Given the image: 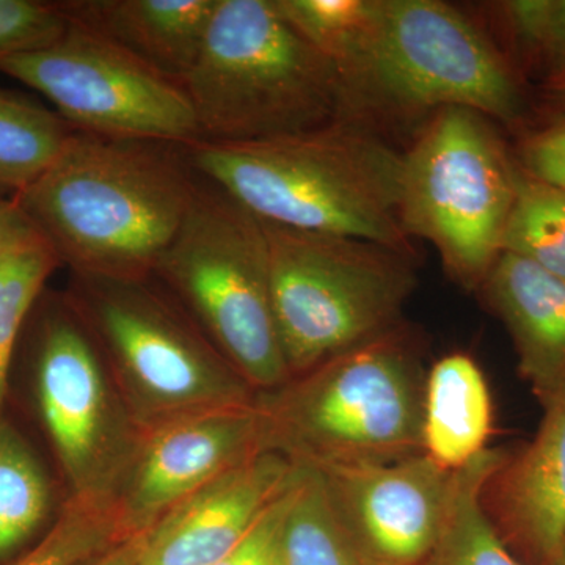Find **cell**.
<instances>
[{"label": "cell", "instance_id": "6da1fadb", "mask_svg": "<svg viewBox=\"0 0 565 565\" xmlns=\"http://www.w3.org/2000/svg\"><path fill=\"white\" fill-rule=\"evenodd\" d=\"M196 177L181 145L74 131L13 199L73 274L148 278L191 207Z\"/></svg>", "mask_w": 565, "mask_h": 565}, {"label": "cell", "instance_id": "7a4b0ae2", "mask_svg": "<svg viewBox=\"0 0 565 565\" xmlns=\"http://www.w3.org/2000/svg\"><path fill=\"white\" fill-rule=\"evenodd\" d=\"M185 150L199 177L258 221L414 252L397 210L403 152L370 125L340 118L294 136Z\"/></svg>", "mask_w": 565, "mask_h": 565}, {"label": "cell", "instance_id": "3957f363", "mask_svg": "<svg viewBox=\"0 0 565 565\" xmlns=\"http://www.w3.org/2000/svg\"><path fill=\"white\" fill-rule=\"evenodd\" d=\"M426 375L422 341L401 323L258 393L264 449L313 470L424 455Z\"/></svg>", "mask_w": 565, "mask_h": 565}, {"label": "cell", "instance_id": "277c9868", "mask_svg": "<svg viewBox=\"0 0 565 565\" xmlns=\"http://www.w3.org/2000/svg\"><path fill=\"white\" fill-rule=\"evenodd\" d=\"M181 85L207 143L277 139L344 118L337 66L281 17L274 0H217L202 51Z\"/></svg>", "mask_w": 565, "mask_h": 565}, {"label": "cell", "instance_id": "5b68a950", "mask_svg": "<svg viewBox=\"0 0 565 565\" xmlns=\"http://www.w3.org/2000/svg\"><path fill=\"white\" fill-rule=\"evenodd\" d=\"M151 275L256 392L291 379L275 321L266 228L228 193L199 180Z\"/></svg>", "mask_w": 565, "mask_h": 565}, {"label": "cell", "instance_id": "8992f818", "mask_svg": "<svg viewBox=\"0 0 565 565\" xmlns=\"http://www.w3.org/2000/svg\"><path fill=\"white\" fill-rule=\"evenodd\" d=\"M263 225L275 321L291 377L404 323L418 282L415 252Z\"/></svg>", "mask_w": 565, "mask_h": 565}, {"label": "cell", "instance_id": "52a82bcc", "mask_svg": "<svg viewBox=\"0 0 565 565\" xmlns=\"http://www.w3.org/2000/svg\"><path fill=\"white\" fill-rule=\"evenodd\" d=\"M148 278L74 274V303L109 360L137 433L255 403L258 392Z\"/></svg>", "mask_w": 565, "mask_h": 565}, {"label": "cell", "instance_id": "ba28073f", "mask_svg": "<svg viewBox=\"0 0 565 565\" xmlns=\"http://www.w3.org/2000/svg\"><path fill=\"white\" fill-rule=\"evenodd\" d=\"M341 82L344 118L360 122L377 111L449 107L514 121L522 110L503 55L462 11L440 0H384L370 47Z\"/></svg>", "mask_w": 565, "mask_h": 565}, {"label": "cell", "instance_id": "9c48e42d", "mask_svg": "<svg viewBox=\"0 0 565 565\" xmlns=\"http://www.w3.org/2000/svg\"><path fill=\"white\" fill-rule=\"evenodd\" d=\"M516 174L489 118L462 107L435 111L403 152L401 225L434 245L459 285L479 289L501 255Z\"/></svg>", "mask_w": 565, "mask_h": 565}, {"label": "cell", "instance_id": "30bf717a", "mask_svg": "<svg viewBox=\"0 0 565 565\" xmlns=\"http://www.w3.org/2000/svg\"><path fill=\"white\" fill-rule=\"evenodd\" d=\"M0 73L43 95L74 131L181 147L202 141L181 84L73 22L50 46L0 63Z\"/></svg>", "mask_w": 565, "mask_h": 565}, {"label": "cell", "instance_id": "8fae6325", "mask_svg": "<svg viewBox=\"0 0 565 565\" xmlns=\"http://www.w3.org/2000/svg\"><path fill=\"white\" fill-rule=\"evenodd\" d=\"M103 359L74 300L52 305L36 340V384L41 416L71 497L110 498L137 440Z\"/></svg>", "mask_w": 565, "mask_h": 565}, {"label": "cell", "instance_id": "7c38bea8", "mask_svg": "<svg viewBox=\"0 0 565 565\" xmlns=\"http://www.w3.org/2000/svg\"><path fill=\"white\" fill-rule=\"evenodd\" d=\"M262 451L256 401L139 430L110 497L122 539L147 534L174 505Z\"/></svg>", "mask_w": 565, "mask_h": 565}, {"label": "cell", "instance_id": "4fadbf2b", "mask_svg": "<svg viewBox=\"0 0 565 565\" xmlns=\"http://www.w3.org/2000/svg\"><path fill=\"white\" fill-rule=\"evenodd\" d=\"M315 471L363 565L426 563L444 531L456 471L426 455Z\"/></svg>", "mask_w": 565, "mask_h": 565}, {"label": "cell", "instance_id": "5bb4252c", "mask_svg": "<svg viewBox=\"0 0 565 565\" xmlns=\"http://www.w3.org/2000/svg\"><path fill=\"white\" fill-rule=\"evenodd\" d=\"M299 473L278 452L250 457L167 512L145 534L139 565L217 564Z\"/></svg>", "mask_w": 565, "mask_h": 565}, {"label": "cell", "instance_id": "9a60e30c", "mask_svg": "<svg viewBox=\"0 0 565 565\" xmlns=\"http://www.w3.org/2000/svg\"><path fill=\"white\" fill-rule=\"evenodd\" d=\"M526 448L487 479L486 514L526 565H556L565 539V388Z\"/></svg>", "mask_w": 565, "mask_h": 565}, {"label": "cell", "instance_id": "2e32d148", "mask_svg": "<svg viewBox=\"0 0 565 565\" xmlns=\"http://www.w3.org/2000/svg\"><path fill=\"white\" fill-rule=\"evenodd\" d=\"M479 289L511 334L520 375L546 407L565 388L564 278L503 252Z\"/></svg>", "mask_w": 565, "mask_h": 565}, {"label": "cell", "instance_id": "e0dca14e", "mask_svg": "<svg viewBox=\"0 0 565 565\" xmlns=\"http://www.w3.org/2000/svg\"><path fill=\"white\" fill-rule=\"evenodd\" d=\"M217 0H66V20L128 51L178 84L202 51Z\"/></svg>", "mask_w": 565, "mask_h": 565}, {"label": "cell", "instance_id": "ac0fdd59", "mask_svg": "<svg viewBox=\"0 0 565 565\" xmlns=\"http://www.w3.org/2000/svg\"><path fill=\"white\" fill-rule=\"evenodd\" d=\"M492 426V394L476 360L462 352L437 360L424 385V455L455 473L489 449Z\"/></svg>", "mask_w": 565, "mask_h": 565}, {"label": "cell", "instance_id": "d6986e66", "mask_svg": "<svg viewBox=\"0 0 565 565\" xmlns=\"http://www.w3.org/2000/svg\"><path fill=\"white\" fill-rule=\"evenodd\" d=\"M508 455L489 448L456 471L444 531L423 565H526L490 522L481 500L487 479Z\"/></svg>", "mask_w": 565, "mask_h": 565}, {"label": "cell", "instance_id": "ffe728a7", "mask_svg": "<svg viewBox=\"0 0 565 565\" xmlns=\"http://www.w3.org/2000/svg\"><path fill=\"white\" fill-rule=\"evenodd\" d=\"M74 129L57 111L0 90V192L25 191L58 158Z\"/></svg>", "mask_w": 565, "mask_h": 565}, {"label": "cell", "instance_id": "44dd1931", "mask_svg": "<svg viewBox=\"0 0 565 565\" xmlns=\"http://www.w3.org/2000/svg\"><path fill=\"white\" fill-rule=\"evenodd\" d=\"M282 18L337 66L355 68L381 22L384 0H274Z\"/></svg>", "mask_w": 565, "mask_h": 565}, {"label": "cell", "instance_id": "7402d4cb", "mask_svg": "<svg viewBox=\"0 0 565 565\" xmlns=\"http://www.w3.org/2000/svg\"><path fill=\"white\" fill-rule=\"evenodd\" d=\"M51 501L43 465L24 438L0 419V559L40 530Z\"/></svg>", "mask_w": 565, "mask_h": 565}, {"label": "cell", "instance_id": "603a6c76", "mask_svg": "<svg viewBox=\"0 0 565 565\" xmlns=\"http://www.w3.org/2000/svg\"><path fill=\"white\" fill-rule=\"evenodd\" d=\"M503 252L565 280V192L530 174H516L514 203L501 241Z\"/></svg>", "mask_w": 565, "mask_h": 565}, {"label": "cell", "instance_id": "cb8c5ba5", "mask_svg": "<svg viewBox=\"0 0 565 565\" xmlns=\"http://www.w3.org/2000/svg\"><path fill=\"white\" fill-rule=\"evenodd\" d=\"M282 565H363L311 468L302 467L286 519Z\"/></svg>", "mask_w": 565, "mask_h": 565}, {"label": "cell", "instance_id": "d4e9b609", "mask_svg": "<svg viewBox=\"0 0 565 565\" xmlns=\"http://www.w3.org/2000/svg\"><path fill=\"white\" fill-rule=\"evenodd\" d=\"M125 541L107 497H71L46 534L9 565H82Z\"/></svg>", "mask_w": 565, "mask_h": 565}, {"label": "cell", "instance_id": "484cf974", "mask_svg": "<svg viewBox=\"0 0 565 565\" xmlns=\"http://www.w3.org/2000/svg\"><path fill=\"white\" fill-rule=\"evenodd\" d=\"M61 264L57 253L43 237L22 244L0 258V392L3 394L24 323L47 278Z\"/></svg>", "mask_w": 565, "mask_h": 565}, {"label": "cell", "instance_id": "4316f807", "mask_svg": "<svg viewBox=\"0 0 565 565\" xmlns=\"http://www.w3.org/2000/svg\"><path fill=\"white\" fill-rule=\"evenodd\" d=\"M66 28L58 2L0 0V63L50 46Z\"/></svg>", "mask_w": 565, "mask_h": 565}, {"label": "cell", "instance_id": "83f0119b", "mask_svg": "<svg viewBox=\"0 0 565 565\" xmlns=\"http://www.w3.org/2000/svg\"><path fill=\"white\" fill-rule=\"evenodd\" d=\"M503 10L516 36L565 73V0H515Z\"/></svg>", "mask_w": 565, "mask_h": 565}, {"label": "cell", "instance_id": "f1b7e54d", "mask_svg": "<svg viewBox=\"0 0 565 565\" xmlns=\"http://www.w3.org/2000/svg\"><path fill=\"white\" fill-rule=\"evenodd\" d=\"M300 476H302V467L291 487L263 512L243 541L214 565H282L286 519H288Z\"/></svg>", "mask_w": 565, "mask_h": 565}, {"label": "cell", "instance_id": "f546056e", "mask_svg": "<svg viewBox=\"0 0 565 565\" xmlns=\"http://www.w3.org/2000/svg\"><path fill=\"white\" fill-rule=\"evenodd\" d=\"M523 158L530 177L565 192V125L531 137Z\"/></svg>", "mask_w": 565, "mask_h": 565}, {"label": "cell", "instance_id": "4dcf8cb0", "mask_svg": "<svg viewBox=\"0 0 565 565\" xmlns=\"http://www.w3.org/2000/svg\"><path fill=\"white\" fill-rule=\"evenodd\" d=\"M41 237L14 199L0 196V258L6 253Z\"/></svg>", "mask_w": 565, "mask_h": 565}, {"label": "cell", "instance_id": "1f68e13d", "mask_svg": "<svg viewBox=\"0 0 565 565\" xmlns=\"http://www.w3.org/2000/svg\"><path fill=\"white\" fill-rule=\"evenodd\" d=\"M145 534L134 535L118 542L106 552L92 557L90 561L82 565H139L141 553H143Z\"/></svg>", "mask_w": 565, "mask_h": 565}, {"label": "cell", "instance_id": "d6a6232c", "mask_svg": "<svg viewBox=\"0 0 565 565\" xmlns=\"http://www.w3.org/2000/svg\"><path fill=\"white\" fill-rule=\"evenodd\" d=\"M550 92H552L559 102L565 104V73L556 74V76L553 77L552 82H550Z\"/></svg>", "mask_w": 565, "mask_h": 565}, {"label": "cell", "instance_id": "836d02e7", "mask_svg": "<svg viewBox=\"0 0 565 565\" xmlns=\"http://www.w3.org/2000/svg\"><path fill=\"white\" fill-rule=\"evenodd\" d=\"M556 565H565V539L563 546H561L559 556H557Z\"/></svg>", "mask_w": 565, "mask_h": 565}, {"label": "cell", "instance_id": "e575fe53", "mask_svg": "<svg viewBox=\"0 0 565 565\" xmlns=\"http://www.w3.org/2000/svg\"><path fill=\"white\" fill-rule=\"evenodd\" d=\"M3 399H6V394L0 392V412H2ZM0 419H2V418H0Z\"/></svg>", "mask_w": 565, "mask_h": 565}]
</instances>
